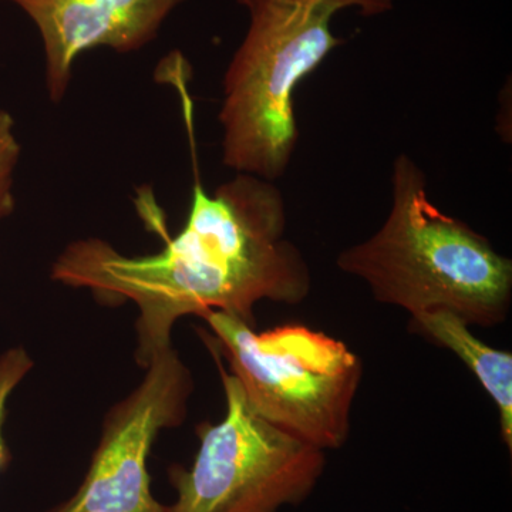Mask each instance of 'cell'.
<instances>
[{
	"label": "cell",
	"instance_id": "obj_1",
	"mask_svg": "<svg viewBox=\"0 0 512 512\" xmlns=\"http://www.w3.org/2000/svg\"><path fill=\"white\" fill-rule=\"evenodd\" d=\"M284 195L272 181L237 174L214 192L195 171L183 229L151 255L128 256L100 238L70 242L53 262V281L89 289L104 305L134 303L138 366L173 345L184 316L217 311L255 328L259 302L298 305L312 274L301 249L286 238Z\"/></svg>",
	"mask_w": 512,
	"mask_h": 512
},
{
	"label": "cell",
	"instance_id": "obj_2",
	"mask_svg": "<svg viewBox=\"0 0 512 512\" xmlns=\"http://www.w3.org/2000/svg\"><path fill=\"white\" fill-rule=\"evenodd\" d=\"M392 202L372 237L343 249L336 266L373 298L410 313L446 309L493 328L512 303V261L484 235L430 200L426 174L407 154L393 161Z\"/></svg>",
	"mask_w": 512,
	"mask_h": 512
},
{
	"label": "cell",
	"instance_id": "obj_3",
	"mask_svg": "<svg viewBox=\"0 0 512 512\" xmlns=\"http://www.w3.org/2000/svg\"><path fill=\"white\" fill-rule=\"evenodd\" d=\"M248 10L244 40L224 76L222 163L275 183L298 144L293 94L343 40L330 23L340 10L382 15L393 0H238Z\"/></svg>",
	"mask_w": 512,
	"mask_h": 512
},
{
	"label": "cell",
	"instance_id": "obj_4",
	"mask_svg": "<svg viewBox=\"0 0 512 512\" xmlns=\"http://www.w3.org/2000/svg\"><path fill=\"white\" fill-rule=\"evenodd\" d=\"M201 319L210 329L202 340L227 360L262 419L325 453L345 446L363 376L362 360L346 343L305 325L256 332L224 312Z\"/></svg>",
	"mask_w": 512,
	"mask_h": 512
},
{
	"label": "cell",
	"instance_id": "obj_5",
	"mask_svg": "<svg viewBox=\"0 0 512 512\" xmlns=\"http://www.w3.org/2000/svg\"><path fill=\"white\" fill-rule=\"evenodd\" d=\"M214 359L227 410L220 423L197 427L200 447L190 467L168 468L177 491L168 512H279L302 504L325 473V451L262 419Z\"/></svg>",
	"mask_w": 512,
	"mask_h": 512
},
{
	"label": "cell",
	"instance_id": "obj_6",
	"mask_svg": "<svg viewBox=\"0 0 512 512\" xmlns=\"http://www.w3.org/2000/svg\"><path fill=\"white\" fill-rule=\"evenodd\" d=\"M144 370L136 389L104 416L76 493L47 512H168L151 491L148 457L160 431L187 419L194 379L173 345L154 352Z\"/></svg>",
	"mask_w": 512,
	"mask_h": 512
},
{
	"label": "cell",
	"instance_id": "obj_7",
	"mask_svg": "<svg viewBox=\"0 0 512 512\" xmlns=\"http://www.w3.org/2000/svg\"><path fill=\"white\" fill-rule=\"evenodd\" d=\"M35 23L45 50L46 90L63 100L82 53L109 47L127 53L157 36L185 0H12Z\"/></svg>",
	"mask_w": 512,
	"mask_h": 512
},
{
	"label": "cell",
	"instance_id": "obj_8",
	"mask_svg": "<svg viewBox=\"0 0 512 512\" xmlns=\"http://www.w3.org/2000/svg\"><path fill=\"white\" fill-rule=\"evenodd\" d=\"M410 329L441 348L451 350L471 370L493 399L504 444L512 448V355L478 339L460 316L446 309L414 313Z\"/></svg>",
	"mask_w": 512,
	"mask_h": 512
},
{
	"label": "cell",
	"instance_id": "obj_9",
	"mask_svg": "<svg viewBox=\"0 0 512 512\" xmlns=\"http://www.w3.org/2000/svg\"><path fill=\"white\" fill-rule=\"evenodd\" d=\"M33 366H35V362H33L32 356L22 346L10 348L0 355V473L12 461V454H10L5 434H3L9 399L16 387L29 375Z\"/></svg>",
	"mask_w": 512,
	"mask_h": 512
},
{
	"label": "cell",
	"instance_id": "obj_10",
	"mask_svg": "<svg viewBox=\"0 0 512 512\" xmlns=\"http://www.w3.org/2000/svg\"><path fill=\"white\" fill-rule=\"evenodd\" d=\"M20 157V143L15 120L8 111L0 110V220L13 214L16 207L13 184Z\"/></svg>",
	"mask_w": 512,
	"mask_h": 512
}]
</instances>
